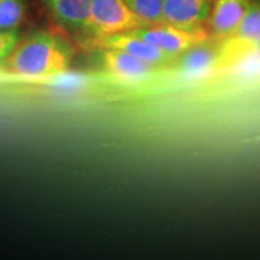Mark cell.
<instances>
[{"mask_svg": "<svg viewBox=\"0 0 260 260\" xmlns=\"http://www.w3.org/2000/svg\"><path fill=\"white\" fill-rule=\"evenodd\" d=\"M74 48L64 35L57 31L32 32L4 60L8 73L30 79L58 76L69 69Z\"/></svg>", "mask_w": 260, "mask_h": 260, "instance_id": "1", "label": "cell"}, {"mask_svg": "<svg viewBox=\"0 0 260 260\" xmlns=\"http://www.w3.org/2000/svg\"><path fill=\"white\" fill-rule=\"evenodd\" d=\"M141 27L144 23L123 0H92L82 34L89 44L95 45L103 38Z\"/></svg>", "mask_w": 260, "mask_h": 260, "instance_id": "2", "label": "cell"}, {"mask_svg": "<svg viewBox=\"0 0 260 260\" xmlns=\"http://www.w3.org/2000/svg\"><path fill=\"white\" fill-rule=\"evenodd\" d=\"M130 32L136 37L144 39L169 56L177 58L180 54L211 40L207 28L183 29L169 24H155L148 27H141Z\"/></svg>", "mask_w": 260, "mask_h": 260, "instance_id": "3", "label": "cell"}, {"mask_svg": "<svg viewBox=\"0 0 260 260\" xmlns=\"http://www.w3.org/2000/svg\"><path fill=\"white\" fill-rule=\"evenodd\" d=\"M214 0H162L161 23L183 29L206 27Z\"/></svg>", "mask_w": 260, "mask_h": 260, "instance_id": "4", "label": "cell"}, {"mask_svg": "<svg viewBox=\"0 0 260 260\" xmlns=\"http://www.w3.org/2000/svg\"><path fill=\"white\" fill-rule=\"evenodd\" d=\"M100 63L104 71L113 79L126 82L147 80L162 69L113 48H99Z\"/></svg>", "mask_w": 260, "mask_h": 260, "instance_id": "5", "label": "cell"}, {"mask_svg": "<svg viewBox=\"0 0 260 260\" xmlns=\"http://www.w3.org/2000/svg\"><path fill=\"white\" fill-rule=\"evenodd\" d=\"M94 46L98 48H113V50L123 51L145 63L160 68V69L171 67L176 59L130 31L103 38Z\"/></svg>", "mask_w": 260, "mask_h": 260, "instance_id": "6", "label": "cell"}, {"mask_svg": "<svg viewBox=\"0 0 260 260\" xmlns=\"http://www.w3.org/2000/svg\"><path fill=\"white\" fill-rule=\"evenodd\" d=\"M249 0H214L206 28L211 40L220 42L235 31L242 21Z\"/></svg>", "mask_w": 260, "mask_h": 260, "instance_id": "7", "label": "cell"}, {"mask_svg": "<svg viewBox=\"0 0 260 260\" xmlns=\"http://www.w3.org/2000/svg\"><path fill=\"white\" fill-rule=\"evenodd\" d=\"M184 75H199L220 68L218 42L209 40L189 48L175 59L171 65Z\"/></svg>", "mask_w": 260, "mask_h": 260, "instance_id": "8", "label": "cell"}, {"mask_svg": "<svg viewBox=\"0 0 260 260\" xmlns=\"http://www.w3.org/2000/svg\"><path fill=\"white\" fill-rule=\"evenodd\" d=\"M45 4L60 28L82 34L92 0H45Z\"/></svg>", "mask_w": 260, "mask_h": 260, "instance_id": "9", "label": "cell"}, {"mask_svg": "<svg viewBox=\"0 0 260 260\" xmlns=\"http://www.w3.org/2000/svg\"><path fill=\"white\" fill-rule=\"evenodd\" d=\"M144 27L161 24L162 0H123Z\"/></svg>", "mask_w": 260, "mask_h": 260, "instance_id": "10", "label": "cell"}, {"mask_svg": "<svg viewBox=\"0 0 260 260\" xmlns=\"http://www.w3.org/2000/svg\"><path fill=\"white\" fill-rule=\"evenodd\" d=\"M25 15L23 0H0V30L15 29Z\"/></svg>", "mask_w": 260, "mask_h": 260, "instance_id": "11", "label": "cell"}, {"mask_svg": "<svg viewBox=\"0 0 260 260\" xmlns=\"http://www.w3.org/2000/svg\"><path fill=\"white\" fill-rule=\"evenodd\" d=\"M17 42L18 34L15 29L0 30V61H4L8 58Z\"/></svg>", "mask_w": 260, "mask_h": 260, "instance_id": "12", "label": "cell"}, {"mask_svg": "<svg viewBox=\"0 0 260 260\" xmlns=\"http://www.w3.org/2000/svg\"><path fill=\"white\" fill-rule=\"evenodd\" d=\"M251 51H252V52H256V53H260V37H259L258 39H256V40H255L254 42H252V44L249 45L248 47H246L245 50L240 52L239 56H237V57H240V56H241V54L245 53V52H251ZM237 57H236V58H237ZM236 58H235V59H236ZM235 59H234V60H235ZM234 60H233V61H234Z\"/></svg>", "mask_w": 260, "mask_h": 260, "instance_id": "13", "label": "cell"}]
</instances>
